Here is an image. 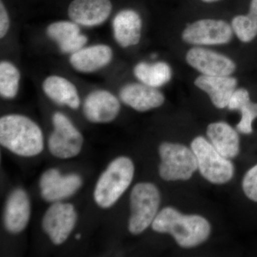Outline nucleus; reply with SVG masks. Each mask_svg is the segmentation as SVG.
Instances as JSON below:
<instances>
[{"mask_svg":"<svg viewBox=\"0 0 257 257\" xmlns=\"http://www.w3.org/2000/svg\"><path fill=\"white\" fill-rule=\"evenodd\" d=\"M121 101L138 111H146L160 107L165 102V96L157 88L143 83L126 84L119 93Z\"/></svg>","mask_w":257,"mask_h":257,"instance_id":"obj_15","label":"nucleus"},{"mask_svg":"<svg viewBox=\"0 0 257 257\" xmlns=\"http://www.w3.org/2000/svg\"><path fill=\"white\" fill-rule=\"evenodd\" d=\"M135 166L126 157H119L109 164L96 182L94 199L104 209L117 202L133 182Z\"/></svg>","mask_w":257,"mask_h":257,"instance_id":"obj_3","label":"nucleus"},{"mask_svg":"<svg viewBox=\"0 0 257 257\" xmlns=\"http://www.w3.org/2000/svg\"><path fill=\"white\" fill-rule=\"evenodd\" d=\"M20 73L12 63L3 61L0 63V94L6 99H13L19 90Z\"/></svg>","mask_w":257,"mask_h":257,"instance_id":"obj_25","label":"nucleus"},{"mask_svg":"<svg viewBox=\"0 0 257 257\" xmlns=\"http://www.w3.org/2000/svg\"><path fill=\"white\" fill-rule=\"evenodd\" d=\"M115 40L122 47L137 45L141 39L142 19L137 12L124 10L113 20Z\"/></svg>","mask_w":257,"mask_h":257,"instance_id":"obj_19","label":"nucleus"},{"mask_svg":"<svg viewBox=\"0 0 257 257\" xmlns=\"http://www.w3.org/2000/svg\"><path fill=\"white\" fill-rule=\"evenodd\" d=\"M47 34L57 42L62 53L74 54L87 44V37L81 35L79 25L73 21H59L47 28Z\"/></svg>","mask_w":257,"mask_h":257,"instance_id":"obj_17","label":"nucleus"},{"mask_svg":"<svg viewBox=\"0 0 257 257\" xmlns=\"http://www.w3.org/2000/svg\"><path fill=\"white\" fill-rule=\"evenodd\" d=\"M54 131L48 140V147L53 156L69 159L77 156L82 148L83 137L67 116L56 112L52 117Z\"/></svg>","mask_w":257,"mask_h":257,"instance_id":"obj_7","label":"nucleus"},{"mask_svg":"<svg viewBox=\"0 0 257 257\" xmlns=\"http://www.w3.org/2000/svg\"><path fill=\"white\" fill-rule=\"evenodd\" d=\"M191 149L204 178L216 184L226 183L233 178L234 167L231 161L222 156L205 138L199 136L194 139Z\"/></svg>","mask_w":257,"mask_h":257,"instance_id":"obj_5","label":"nucleus"},{"mask_svg":"<svg viewBox=\"0 0 257 257\" xmlns=\"http://www.w3.org/2000/svg\"><path fill=\"white\" fill-rule=\"evenodd\" d=\"M112 50L105 45L85 47L71 56V65L77 72L92 73L107 65L112 60Z\"/></svg>","mask_w":257,"mask_h":257,"instance_id":"obj_18","label":"nucleus"},{"mask_svg":"<svg viewBox=\"0 0 257 257\" xmlns=\"http://www.w3.org/2000/svg\"><path fill=\"white\" fill-rule=\"evenodd\" d=\"M42 89L46 95L60 105L76 109L80 105V99L75 85L68 79L59 76H50L44 81Z\"/></svg>","mask_w":257,"mask_h":257,"instance_id":"obj_21","label":"nucleus"},{"mask_svg":"<svg viewBox=\"0 0 257 257\" xmlns=\"http://www.w3.org/2000/svg\"><path fill=\"white\" fill-rule=\"evenodd\" d=\"M203 2H204V3H214V2L219 1V0H202Z\"/></svg>","mask_w":257,"mask_h":257,"instance_id":"obj_28","label":"nucleus"},{"mask_svg":"<svg viewBox=\"0 0 257 257\" xmlns=\"http://www.w3.org/2000/svg\"><path fill=\"white\" fill-rule=\"evenodd\" d=\"M80 237H81V235L80 234H78V235H76V239H80Z\"/></svg>","mask_w":257,"mask_h":257,"instance_id":"obj_29","label":"nucleus"},{"mask_svg":"<svg viewBox=\"0 0 257 257\" xmlns=\"http://www.w3.org/2000/svg\"><path fill=\"white\" fill-rule=\"evenodd\" d=\"M233 36V30L223 20H198L188 25L182 32V40L195 45H224L229 43Z\"/></svg>","mask_w":257,"mask_h":257,"instance_id":"obj_8","label":"nucleus"},{"mask_svg":"<svg viewBox=\"0 0 257 257\" xmlns=\"http://www.w3.org/2000/svg\"><path fill=\"white\" fill-rule=\"evenodd\" d=\"M10 28V19L3 1L0 3V37L3 38Z\"/></svg>","mask_w":257,"mask_h":257,"instance_id":"obj_27","label":"nucleus"},{"mask_svg":"<svg viewBox=\"0 0 257 257\" xmlns=\"http://www.w3.org/2000/svg\"><path fill=\"white\" fill-rule=\"evenodd\" d=\"M207 135L211 145L222 156L229 160L239 155V135L227 123H211L208 126Z\"/></svg>","mask_w":257,"mask_h":257,"instance_id":"obj_20","label":"nucleus"},{"mask_svg":"<svg viewBox=\"0 0 257 257\" xmlns=\"http://www.w3.org/2000/svg\"><path fill=\"white\" fill-rule=\"evenodd\" d=\"M134 74L143 84L155 88L165 85L172 78L171 67L163 62L153 64L140 62L135 66Z\"/></svg>","mask_w":257,"mask_h":257,"instance_id":"obj_23","label":"nucleus"},{"mask_svg":"<svg viewBox=\"0 0 257 257\" xmlns=\"http://www.w3.org/2000/svg\"><path fill=\"white\" fill-rule=\"evenodd\" d=\"M111 10L110 0H73L67 12L69 18L77 25L94 27L104 23Z\"/></svg>","mask_w":257,"mask_h":257,"instance_id":"obj_12","label":"nucleus"},{"mask_svg":"<svg viewBox=\"0 0 257 257\" xmlns=\"http://www.w3.org/2000/svg\"><path fill=\"white\" fill-rule=\"evenodd\" d=\"M120 103L117 98L106 90L94 91L84 101L83 112L93 123H108L119 114Z\"/></svg>","mask_w":257,"mask_h":257,"instance_id":"obj_13","label":"nucleus"},{"mask_svg":"<svg viewBox=\"0 0 257 257\" xmlns=\"http://www.w3.org/2000/svg\"><path fill=\"white\" fill-rule=\"evenodd\" d=\"M0 143L19 156H36L44 149L43 134L28 116L5 115L0 119Z\"/></svg>","mask_w":257,"mask_h":257,"instance_id":"obj_2","label":"nucleus"},{"mask_svg":"<svg viewBox=\"0 0 257 257\" xmlns=\"http://www.w3.org/2000/svg\"><path fill=\"white\" fill-rule=\"evenodd\" d=\"M242 189L248 199L257 202V165L250 169L243 177Z\"/></svg>","mask_w":257,"mask_h":257,"instance_id":"obj_26","label":"nucleus"},{"mask_svg":"<svg viewBox=\"0 0 257 257\" xmlns=\"http://www.w3.org/2000/svg\"><path fill=\"white\" fill-rule=\"evenodd\" d=\"M82 184V178L78 175L62 176L56 169L46 171L40 182L42 197L49 202H60L71 197Z\"/></svg>","mask_w":257,"mask_h":257,"instance_id":"obj_11","label":"nucleus"},{"mask_svg":"<svg viewBox=\"0 0 257 257\" xmlns=\"http://www.w3.org/2000/svg\"><path fill=\"white\" fill-rule=\"evenodd\" d=\"M231 28L241 42L252 41L257 36V0H251L248 15L233 19Z\"/></svg>","mask_w":257,"mask_h":257,"instance_id":"obj_24","label":"nucleus"},{"mask_svg":"<svg viewBox=\"0 0 257 257\" xmlns=\"http://www.w3.org/2000/svg\"><path fill=\"white\" fill-rule=\"evenodd\" d=\"M228 108L230 110L241 112V120L236 125L238 131L245 135L252 133V122L257 117V103L250 101L248 91L243 88L236 89L230 99Z\"/></svg>","mask_w":257,"mask_h":257,"instance_id":"obj_22","label":"nucleus"},{"mask_svg":"<svg viewBox=\"0 0 257 257\" xmlns=\"http://www.w3.org/2000/svg\"><path fill=\"white\" fill-rule=\"evenodd\" d=\"M186 60L204 75L230 76L236 69V64L229 57L202 47L190 49Z\"/></svg>","mask_w":257,"mask_h":257,"instance_id":"obj_10","label":"nucleus"},{"mask_svg":"<svg viewBox=\"0 0 257 257\" xmlns=\"http://www.w3.org/2000/svg\"><path fill=\"white\" fill-rule=\"evenodd\" d=\"M31 207L28 194L17 189L10 194L4 212V224L8 232L18 234L28 226Z\"/></svg>","mask_w":257,"mask_h":257,"instance_id":"obj_14","label":"nucleus"},{"mask_svg":"<svg viewBox=\"0 0 257 257\" xmlns=\"http://www.w3.org/2000/svg\"><path fill=\"white\" fill-rule=\"evenodd\" d=\"M194 84L207 92L216 107L224 109L228 106L230 99L236 90L237 80L229 76H199Z\"/></svg>","mask_w":257,"mask_h":257,"instance_id":"obj_16","label":"nucleus"},{"mask_svg":"<svg viewBox=\"0 0 257 257\" xmlns=\"http://www.w3.org/2000/svg\"><path fill=\"white\" fill-rule=\"evenodd\" d=\"M77 219V212L72 204L54 202L45 212L42 228L54 244L60 245L69 237Z\"/></svg>","mask_w":257,"mask_h":257,"instance_id":"obj_9","label":"nucleus"},{"mask_svg":"<svg viewBox=\"0 0 257 257\" xmlns=\"http://www.w3.org/2000/svg\"><path fill=\"white\" fill-rule=\"evenodd\" d=\"M160 191L150 182L137 184L130 195L131 216L128 229L131 234L143 233L155 220L160 208Z\"/></svg>","mask_w":257,"mask_h":257,"instance_id":"obj_4","label":"nucleus"},{"mask_svg":"<svg viewBox=\"0 0 257 257\" xmlns=\"http://www.w3.org/2000/svg\"><path fill=\"white\" fill-rule=\"evenodd\" d=\"M153 230L173 236L183 248L195 247L209 238L211 226L199 215H184L173 207H165L157 214L152 224Z\"/></svg>","mask_w":257,"mask_h":257,"instance_id":"obj_1","label":"nucleus"},{"mask_svg":"<svg viewBox=\"0 0 257 257\" xmlns=\"http://www.w3.org/2000/svg\"><path fill=\"white\" fill-rule=\"evenodd\" d=\"M160 177L166 181L188 180L198 170L192 150L177 143H163L159 148Z\"/></svg>","mask_w":257,"mask_h":257,"instance_id":"obj_6","label":"nucleus"}]
</instances>
